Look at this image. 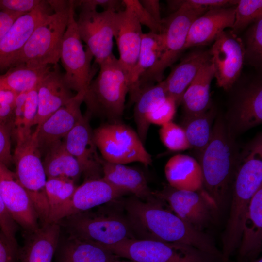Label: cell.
<instances>
[{
	"instance_id": "1",
	"label": "cell",
	"mask_w": 262,
	"mask_h": 262,
	"mask_svg": "<svg viewBox=\"0 0 262 262\" xmlns=\"http://www.w3.org/2000/svg\"><path fill=\"white\" fill-rule=\"evenodd\" d=\"M158 200L156 197L144 201L134 196L124 202L126 216L136 238L188 245L221 260V252L209 235L164 208Z\"/></svg>"
},
{
	"instance_id": "2",
	"label": "cell",
	"mask_w": 262,
	"mask_h": 262,
	"mask_svg": "<svg viewBox=\"0 0 262 262\" xmlns=\"http://www.w3.org/2000/svg\"><path fill=\"white\" fill-rule=\"evenodd\" d=\"M230 129L221 118L213 127L211 140L199 155L203 189L218 211L231 194L238 151Z\"/></svg>"
},
{
	"instance_id": "3",
	"label": "cell",
	"mask_w": 262,
	"mask_h": 262,
	"mask_svg": "<svg viewBox=\"0 0 262 262\" xmlns=\"http://www.w3.org/2000/svg\"><path fill=\"white\" fill-rule=\"evenodd\" d=\"M52 10L36 27L12 67L41 68L58 64L69 17L70 0H47Z\"/></svg>"
},
{
	"instance_id": "4",
	"label": "cell",
	"mask_w": 262,
	"mask_h": 262,
	"mask_svg": "<svg viewBox=\"0 0 262 262\" xmlns=\"http://www.w3.org/2000/svg\"><path fill=\"white\" fill-rule=\"evenodd\" d=\"M99 66L98 75L84 96L87 113L102 114L112 122L119 121L130 88L129 73L113 54Z\"/></svg>"
},
{
	"instance_id": "5",
	"label": "cell",
	"mask_w": 262,
	"mask_h": 262,
	"mask_svg": "<svg viewBox=\"0 0 262 262\" xmlns=\"http://www.w3.org/2000/svg\"><path fill=\"white\" fill-rule=\"evenodd\" d=\"M57 223L68 236L102 246L136 238L127 216L113 212L88 210L66 217Z\"/></svg>"
},
{
	"instance_id": "6",
	"label": "cell",
	"mask_w": 262,
	"mask_h": 262,
	"mask_svg": "<svg viewBox=\"0 0 262 262\" xmlns=\"http://www.w3.org/2000/svg\"><path fill=\"white\" fill-rule=\"evenodd\" d=\"M12 157L15 173L33 204L40 225L48 223L50 209L45 190L47 177L36 130L24 141L16 144Z\"/></svg>"
},
{
	"instance_id": "7",
	"label": "cell",
	"mask_w": 262,
	"mask_h": 262,
	"mask_svg": "<svg viewBox=\"0 0 262 262\" xmlns=\"http://www.w3.org/2000/svg\"><path fill=\"white\" fill-rule=\"evenodd\" d=\"M118 257L135 262H219L217 258L193 246L131 238L103 246Z\"/></svg>"
},
{
	"instance_id": "8",
	"label": "cell",
	"mask_w": 262,
	"mask_h": 262,
	"mask_svg": "<svg viewBox=\"0 0 262 262\" xmlns=\"http://www.w3.org/2000/svg\"><path fill=\"white\" fill-rule=\"evenodd\" d=\"M95 144L102 159L119 164L140 162L151 165V156L137 131L119 121L100 126L93 130Z\"/></svg>"
},
{
	"instance_id": "9",
	"label": "cell",
	"mask_w": 262,
	"mask_h": 262,
	"mask_svg": "<svg viewBox=\"0 0 262 262\" xmlns=\"http://www.w3.org/2000/svg\"><path fill=\"white\" fill-rule=\"evenodd\" d=\"M206 12L180 8L162 19L160 33L163 38V53L156 64L141 76V88L153 82L163 81L164 70L176 61L184 50L192 22Z\"/></svg>"
},
{
	"instance_id": "10",
	"label": "cell",
	"mask_w": 262,
	"mask_h": 262,
	"mask_svg": "<svg viewBox=\"0 0 262 262\" xmlns=\"http://www.w3.org/2000/svg\"><path fill=\"white\" fill-rule=\"evenodd\" d=\"M73 0H70L69 17L61 47L60 60L65 70V82L76 94L84 95L92 81L91 61L93 56L84 50L75 18Z\"/></svg>"
},
{
	"instance_id": "11",
	"label": "cell",
	"mask_w": 262,
	"mask_h": 262,
	"mask_svg": "<svg viewBox=\"0 0 262 262\" xmlns=\"http://www.w3.org/2000/svg\"><path fill=\"white\" fill-rule=\"evenodd\" d=\"M153 193L159 199L166 201L178 217L199 231L209 226L218 213L214 203L204 189L179 190L168 185Z\"/></svg>"
},
{
	"instance_id": "12",
	"label": "cell",
	"mask_w": 262,
	"mask_h": 262,
	"mask_svg": "<svg viewBox=\"0 0 262 262\" xmlns=\"http://www.w3.org/2000/svg\"><path fill=\"white\" fill-rule=\"evenodd\" d=\"M209 52L217 85L224 90L230 89L239 77L245 62L242 39L231 30H225Z\"/></svg>"
},
{
	"instance_id": "13",
	"label": "cell",
	"mask_w": 262,
	"mask_h": 262,
	"mask_svg": "<svg viewBox=\"0 0 262 262\" xmlns=\"http://www.w3.org/2000/svg\"><path fill=\"white\" fill-rule=\"evenodd\" d=\"M115 13L80 10L76 20L80 36L98 65L113 54Z\"/></svg>"
},
{
	"instance_id": "14",
	"label": "cell",
	"mask_w": 262,
	"mask_h": 262,
	"mask_svg": "<svg viewBox=\"0 0 262 262\" xmlns=\"http://www.w3.org/2000/svg\"><path fill=\"white\" fill-rule=\"evenodd\" d=\"M0 193L4 204L11 217L29 233L40 226L33 204L15 172L0 162Z\"/></svg>"
},
{
	"instance_id": "15",
	"label": "cell",
	"mask_w": 262,
	"mask_h": 262,
	"mask_svg": "<svg viewBox=\"0 0 262 262\" xmlns=\"http://www.w3.org/2000/svg\"><path fill=\"white\" fill-rule=\"evenodd\" d=\"M127 193L102 177L87 179L77 186L68 202L49 216L48 223L58 222L68 216L114 201Z\"/></svg>"
},
{
	"instance_id": "16",
	"label": "cell",
	"mask_w": 262,
	"mask_h": 262,
	"mask_svg": "<svg viewBox=\"0 0 262 262\" xmlns=\"http://www.w3.org/2000/svg\"><path fill=\"white\" fill-rule=\"evenodd\" d=\"M89 115L87 113L83 115L63 140L66 149L76 159L87 179L100 177L99 174L102 173L103 161L94 141Z\"/></svg>"
},
{
	"instance_id": "17",
	"label": "cell",
	"mask_w": 262,
	"mask_h": 262,
	"mask_svg": "<svg viewBox=\"0 0 262 262\" xmlns=\"http://www.w3.org/2000/svg\"><path fill=\"white\" fill-rule=\"evenodd\" d=\"M47 0L14 23L0 40V69L12 68L36 27L50 12Z\"/></svg>"
},
{
	"instance_id": "18",
	"label": "cell",
	"mask_w": 262,
	"mask_h": 262,
	"mask_svg": "<svg viewBox=\"0 0 262 262\" xmlns=\"http://www.w3.org/2000/svg\"><path fill=\"white\" fill-rule=\"evenodd\" d=\"M113 33L119 51L118 60L130 78L139 55L143 33L142 25L133 13L124 7L115 14Z\"/></svg>"
},
{
	"instance_id": "19",
	"label": "cell",
	"mask_w": 262,
	"mask_h": 262,
	"mask_svg": "<svg viewBox=\"0 0 262 262\" xmlns=\"http://www.w3.org/2000/svg\"><path fill=\"white\" fill-rule=\"evenodd\" d=\"M84 95L76 94L72 99L61 107L40 125L37 126V140L41 149H47L64 139L83 115L81 106Z\"/></svg>"
},
{
	"instance_id": "20",
	"label": "cell",
	"mask_w": 262,
	"mask_h": 262,
	"mask_svg": "<svg viewBox=\"0 0 262 262\" xmlns=\"http://www.w3.org/2000/svg\"><path fill=\"white\" fill-rule=\"evenodd\" d=\"M58 64L54 65L37 86L38 112L34 125H40L75 95L66 83Z\"/></svg>"
},
{
	"instance_id": "21",
	"label": "cell",
	"mask_w": 262,
	"mask_h": 262,
	"mask_svg": "<svg viewBox=\"0 0 262 262\" xmlns=\"http://www.w3.org/2000/svg\"><path fill=\"white\" fill-rule=\"evenodd\" d=\"M235 6L212 9L197 17L190 27L184 49L209 44L225 29H232Z\"/></svg>"
},
{
	"instance_id": "22",
	"label": "cell",
	"mask_w": 262,
	"mask_h": 262,
	"mask_svg": "<svg viewBox=\"0 0 262 262\" xmlns=\"http://www.w3.org/2000/svg\"><path fill=\"white\" fill-rule=\"evenodd\" d=\"M61 228L57 222L48 223L26 233L19 249V262H52L60 240Z\"/></svg>"
},
{
	"instance_id": "23",
	"label": "cell",
	"mask_w": 262,
	"mask_h": 262,
	"mask_svg": "<svg viewBox=\"0 0 262 262\" xmlns=\"http://www.w3.org/2000/svg\"><path fill=\"white\" fill-rule=\"evenodd\" d=\"M262 247V187L253 196L245 218L238 246V261L257 259Z\"/></svg>"
},
{
	"instance_id": "24",
	"label": "cell",
	"mask_w": 262,
	"mask_h": 262,
	"mask_svg": "<svg viewBox=\"0 0 262 262\" xmlns=\"http://www.w3.org/2000/svg\"><path fill=\"white\" fill-rule=\"evenodd\" d=\"M210 60L209 50H198L185 56L164 80L167 96L173 98L177 106L201 67Z\"/></svg>"
},
{
	"instance_id": "25",
	"label": "cell",
	"mask_w": 262,
	"mask_h": 262,
	"mask_svg": "<svg viewBox=\"0 0 262 262\" xmlns=\"http://www.w3.org/2000/svg\"><path fill=\"white\" fill-rule=\"evenodd\" d=\"M262 122V86L251 84L243 90L236 101L228 125L231 132H242Z\"/></svg>"
},
{
	"instance_id": "26",
	"label": "cell",
	"mask_w": 262,
	"mask_h": 262,
	"mask_svg": "<svg viewBox=\"0 0 262 262\" xmlns=\"http://www.w3.org/2000/svg\"><path fill=\"white\" fill-rule=\"evenodd\" d=\"M102 174V177L107 182L142 200L150 201L156 198L144 174L135 168L103 160Z\"/></svg>"
},
{
	"instance_id": "27",
	"label": "cell",
	"mask_w": 262,
	"mask_h": 262,
	"mask_svg": "<svg viewBox=\"0 0 262 262\" xmlns=\"http://www.w3.org/2000/svg\"><path fill=\"white\" fill-rule=\"evenodd\" d=\"M164 172L171 187L179 190L199 191L203 189L200 164L189 155L177 154L166 163Z\"/></svg>"
},
{
	"instance_id": "28",
	"label": "cell",
	"mask_w": 262,
	"mask_h": 262,
	"mask_svg": "<svg viewBox=\"0 0 262 262\" xmlns=\"http://www.w3.org/2000/svg\"><path fill=\"white\" fill-rule=\"evenodd\" d=\"M163 51V38L161 33H143L136 64L130 78L128 94L131 102H134L140 93L139 79L160 60Z\"/></svg>"
},
{
	"instance_id": "29",
	"label": "cell",
	"mask_w": 262,
	"mask_h": 262,
	"mask_svg": "<svg viewBox=\"0 0 262 262\" xmlns=\"http://www.w3.org/2000/svg\"><path fill=\"white\" fill-rule=\"evenodd\" d=\"M58 246L57 262H113L119 258L101 245L68 235Z\"/></svg>"
},
{
	"instance_id": "30",
	"label": "cell",
	"mask_w": 262,
	"mask_h": 262,
	"mask_svg": "<svg viewBox=\"0 0 262 262\" xmlns=\"http://www.w3.org/2000/svg\"><path fill=\"white\" fill-rule=\"evenodd\" d=\"M214 71L210 60L200 68L184 92L181 99L184 115L203 113L211 107L210 90Z\"/></svg>"
},
{
	"instance_id": "31",
	"label": "cell",
	"mask_w": 262,
	"mask_h": 262,
	"mask_svg": "<svg viewBox=\"0 0 262 262\" xmlns=\"http://www.w3.org/2000/svg\"><path fill=\"white\" fill-rule=\"evenodd\" d=\"M37 112V87L17 95L10 119L11 131L16 144L24 141L32 133L31 128L34 126Z\"/></svg>"
},
{
	"instance_id": "32",
	"label": "cell",
	"mask_w": 262,
	"mask_h": 262,
	"mask_svg": "<svg viewBox=\"0 0 262 262\" xmlns=\"http://www.w3.org/2000/svg\"><path fill=\"white\" fill-rule=\"evenodd\" d=\"M43 164L47 178H65L75 181L82 173L78 162L67 151L63 140L47 149Z\"/></svg>"
},
{
	"instance_id": "33",
	"label": "cell",
	"mask_w": 262,
	"mask_h": 262,
	"mask_svg": "<svg viewBox=\"0 0 262 262\" xmlns=\"http://www.w3.org/2000/svg\"><path fill=\"white\" fill-rule=\"evenodd\" d=\"M167 96L164 80L155 85L148 84L141 87L140 93L134 102V118L137 132L144 144L150 125L147 119V115L163 102Z\"/></svg>"
},
{
	"instance_id": "34",
	"label": "cell",
	"mask_w": 262,
	"mask_h": 262,
	"mask_svg": "<svg viewBox=\"0 0 262 262\" xmlns=\"http://www.w3.org/2000/svg\"><path fill=\"white\" fill-rule=\"evenodd\" d=\"M50 66L31 68L18 66L0 77V89L10 90L16 94L28 92L36 88L50 69Z\"/></svg>"
},
{
	"instance_id": "35",
	"label": "cell",
	"mask_w": 262,
	"mask_h": 262,
	"mask_svg": "<svg viewBox=\"0 0 262 262\" xmlns=\"http://www.w3.org/2000/svg\"><path fill=\"white\" fill-rule=\"evenodd\" d=\"M215 111L212 107L194 115L184 116L183 126L191 148L200 154L209 144L212 136Z\"/></svg>"
},
{
	"instance_id": "36",
	"label": "cell",
	"mask_w": 262,
	"mask_h": 262,
	"mask_svg": "<svg viewBox=\"0 0 262 262\" xmlns=\"http://www.w3.org/2000/svg\"><path fill=\"white\" fill-rule=\"evenodd\" d=\"M77 187L75 181L69 179L47 178L45 190L49 206V216L71 198Z\"/></svg>"
},
{
	"instance_id": "37",
	"label": "cell",
	"mask_w": 262,
	"mask_h": 262,
	"mask_svg": "<svg viewBox=\"0 0 262 262\" xmlns=\"http://www.w3.org/2000/svg\"><path fill=\"white\" fill-rule=\"evenodd\" d=\"M262 17V0H238L235 6V19L231 31L237 35Z\"/></svg>"
},
{
	"instance_id": "38",
	"label": "cell",
	"mask_w": 262,
	"mask_h": 262,
	"mask_svg": "<svg viewBox=\"0 0 262 262\" xmlns=\"http://www.w3.org/2000/svg\"><path fill=\"white\" fill-rule=\"evenodd\" d=\"M243 44L245 61L255 66H260L262 61V17L249 26Z\"/></svg>"
},
{
	"instance_id": "39",
	"label": "cell",
	"mask_w": 262,
	"mask_h": 262,
	"mask_svg": "<svg viewBox=\"0 0 262 262\" xmlns=\"http://www.w3.org/2000/svg\"><path fill=\"white\" fill-rule=\"evenodd\" d=\"M159 136L163 144L173 151L191 148L183 128L172 121L161 126Z\"/></svg>"
},
{
	"instance_id": "40",
	"label": "cell",
	"mask_w": 262,
	"mask_h": 262,
	"mask_svg": "<svg viewBox=\"0 0 262 262\" xmlns=\"http://www.w3.org/2000/svg\"><path fill=\"white\" fill-rule=\"evenodd\" d=\"M238 0H167L169 9L173 13L180 8L190 10H204L235 6Z\"/></svg>"
},
{
	"instance_id": "41",
	"label": "cell",
	"mask_w": 262,
	"mask_h": 262,
	"mask_svg": "<svg viewBox=\"0 0 262 262\" xmlns=\"http://www.w3.org/2000/svg\"><path fill=\"white\" fill-rule=\"evenodd\" d=\"M177 106L175 100L167 96L163 102L147 115V119L150 124L161 126L171 122L175 115Z\"/></svg>"
},
{
	"instance_id": "42",
	"label": "cell",
	"mask_w": 262,
	"mask_h": 262,
	"mask_svg": "<svg viewBox=\"0 0 262 262\" xmlns=\"http://www.w3.org/2000/svg\"><path fill=\"white\" fill-rule=\"evenodd\" d=\"M124 7L129 9L141 25L148 27L150 32L160 33L161 27L152 18L138 0H122Z\"/></svg>"
},
{
	"instance_id": "43",
	"label": "cell",
	"mask_w": 262,
	"mask_h": 262,
	"mask_svg": "<svg viewBox=\"0 0 262 262\" xmlns=\"http://www.w3.org/2000/svg\"><path fill=\"white\" fill-rule=\"evenodd\" d=\"M18 229L17 224L8 213L2 200L0 193V230L8 240L15 246L18 247L16 238Z\"/></svg>"
},
{
	"instance_id": "44",
	"label": "cell",
	"mask_w": 262,
	"mask_h": 262,
	"mask_svg": "<svg viewBox=\"0 0 262 262\" xmlns=\"http://www.w3.org/2000/svg\"><path fill=\"white\" fill-rule=\"evenodd\" d=\"M73 2L75 8L78 7L80 10H94L100 6L105 11L117 12L124 7L122 0H73Z\"/></svg>"
},
{
	"instance_id": "45",
	"label": "cell",
	"mask_w": 262,
	"mask_h": 262,
	"mask_svg": "<svg viewBox=\"0 0 262 262\" xmlns=\"http://www.w3.org/2000/svg\"><path fill=\"white\" fill-rule=\"evenodd\" d=\"M11 127L7 121H0V162L8 164L13 161L11 151Z\"/></svg>"
},
{
	"instance_id": "46",
	"label": "cell",
	"mask_w": 262,
	"mask_h": 262,
	"mask_svg": "<svg viewBox=\"0 0 262 262\" xmlns=\"http://www.w3.org/2000/svg\"><path fill=\"white\" fill-rule=\"evenodd\" d=\"M40 0H0V11L29 13L40 5Z\"/></svg>"
},
{
	"instance_id": "47",
	"label": "cell",
	"mask_w": 262,
	"mask_h": 262,
	"mask_svg": "<svg viewBox=\"0 0 262 262\" xmlns=\"http://www.w3.org/2000/svg\"><path fill=\"white\" fill-rule=\"evenodd\" d=\"M17 94L0 89V121H7L11 118Z\"/></svg>"
},
{
	"instance_id": "48",
	"label": "cell",
	"mask_w": 262,
	"mask_h": 262,
	"mask_svg": "<svg viewBox=\"0 0 262 262\" xmlns=\"http://www.w3.org/2000/svg\"><path fill=\"white\" fill-rule=\"evenodd\" d=\"M19 249L0 232V262H19Z\"/></svg>"
},
{
	"instance_id": "49",
	"label": "cell",
	"mask_w": 262,
	"mask_h": 262,
	"mask_svg": "<svg viewBox=\"0 0 262 262\" xmlns=\"http://www.w3.org/2000/svg\"><path fill=\"white\" fill-rule=\"evenodd\" d=\"M25 14L0 11V40L6 34L16 20Z\"/></svg>"
},
{
	"instance_id": "50",
	"label": "cell",
	"mask_w": 262,
	"mask_h": 262,
	"mask_svg": "<svg viewBox=\"0 0 262 262\" xmlns=\"http://www.w3.org/2000/svg\"><path fill=\"white\" fill-rule=\"evenodd\" d=\"M139 1L152 18L161 27L163 18L161 17L159 1L158 0H140Z\"/></svg>"
},
{
	"instance_id": "51",
	"label": "cell",
	"mask_w": 262,
	"mask_h": 262,
	"mask_svg": "<svg viewBox=\"0 0 262 262\" xmlns=\"http://www.w3.org/2000/svg\"><path fill=\"white\" fill-rule=\"evenodd\" d=\"M253 262H262V258L260 257L258 259H257L254 260Z\"/></svg>"
},
{
	"instance_id": "52",
	"label": "cell",
	"mask_w": 262,
	"mask_h": 262,
	"mask_svg": "<svg viewBox=\"0 0 262 262\" xmlns=\"http://www.w3.org/2000/svg\"><path fill=\"white\" fill-rule=\"evenodd\" d=\"M135 262L134 261H119L118 259V260H116L114 262Z\"/></svg>"
},
{
	"instance_id": "53",
	"label": "cell",
	"mask_w": 262,
	"mask_h": 262,
	"mask_svg": "<svg viewBox=\"0 0 262 262\" xmlns=\"http://www.w3.org/2000/svg\"><path fill=\"white\" fill-rule=\"evenodd\" d=\"M1 75H0V77Z\"/></svg>"
},
{
	"instance_id": "54",
	"label": "cell",
	"mask_w": 262,
	"mask_h": 262,
	"mask_svg": "<svg viewBox=\"0 0 262 262\" xmlns=\"http://www.w3.org/2000/svg\"></svg>"
}]
</instances>
